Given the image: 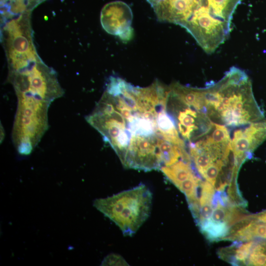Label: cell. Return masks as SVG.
I'll return each instance as SVG.
<instances>
[{"mask_svg":"<svg viewBox=\"0 0 266 266\" xmlns=\"http://www.w3.org/2000/svg\"><path fill=\"white\" fill-rule=\"evenodd\" d=\"M160 170L175 186L196 175L191 166V163L183 160H179L170 166H163Z\"/></svg>","mask_w":266,"mask_h":266,"instance_id":"10","label":"cell"},{"mask_svg":"<svg viewBox=\"0 0 266 266\" xmlns=\"http://www.w3.org/2000/svg\"><path fill=\"white\" fill-rule=\"evenodd\" d=\"M203 112L213 123L236 127L262 120L252 84L242 69L233 66L221 79L201 88Z\"/></svg>","mask_w":266,"mask_h":266,"instance_id":"1","label":"cell"},{"mask_svg":"<svg viewBox=\"0 0 266 266\" xmlns=\"http://www.w3.org/2000/svg\"><path fill=\"white\" fill-rule=\"evenodd\" d=\"M254 217L258 220L266 224V210L263 212L255 215Z\"/></svg>","mask_w":266,"mask_h":266,"instance_id":"17","label":"cell"},{"mask_svg":"<svg viewBox=\"0 0 266 266\" xmlns=\"http://www.w3.org/2000/svg\"><path fill=\"white\" fill-rule=\"evenodd\" d=\"M128 263L120 255L111 254L106 256L101 263V266H129Z\"/></svg>","mask_w":266,"mask_h":266,"instance_id":"16","label":"cell"},{"mask_svg":"<svg viewBox=\"0 0 266 266\" xmlns=\"http://www.w3.org/2000/svg\"><path fill=\"white\" fill-rule=\"evenodd\" d=\"M152 194L143 184L112 196L96 199L93 206L113 221L125 236H132L148 218Z\"/></svg>","mask_w":266,"mask_h":266,"instance_id":"2","label":"cell"},{"mask_svg":"<svg viewBox=\"0 0 266 266\" xmlns=\"http://www.w3.org/2000/svg\"><path fill=\"white\" fill-rule=\"evenodd\" d=\"M132 19L131 8L121 1L108 3L100 13V23L103 29L108 33L117 36L125 42L133 37Z\"/></svg>","mask_w":266,"mask_h":266,"instance_id":"7","label":"cell"},{"mask_svg":"<svg viewBox=\"0 0 266 266\" xmlns=\"http://www.w3.org/2000/svg\"><path fill=\"white\" fill-rule=\"evenodd\" d=\"M1 34L9 71L18 70L40 59L33 43L30 12L4 21Z\"/></svg>","mask_w":266,"mask_h":266,"instance_id":"3","label":"cell"},{"mask_svg":"<svg viewBox=\"0 0 266 266\" xmlns=\"http://www.w3.org/2000/svg\"><path fill=\"white\" fill-rule=\"evenodd\" d=\"M198 0H153L151 4L161 22L183 27L195 10Z\"/></svg>","mask_w":266,"mask_h":266,"instance_id":"9","label":"cell"},{"mask_svg":"<svg viewBox=\"0 0 266 266\" xmlns=\"http://www.w3.org/2000/svg\"><path fill=\"white\" fill-rule=\"evenodd\" d=\"M166 110L173 119L180 137L189 142L204 135L213 125L203 112L185 104L172 94L170 89Z\"/></svg>","mask_w":266,"mask_h":266,"instance_id":"5","label":"cell"},{"mask_svg":"<svg viewBox=\"0 0 266 266\" xmlns=\"http://www.w3.org/2000/svg\"><path fill=\"white\" fill-rule=\"evenodd\" d=\"M229 225L225 223H216L208 220L201 223V229L209 238L225 237L229 232Z\"/></svg>","mask_w":266,"mask_h":266,"instance_id":"14","label":"cell"},{"mask_svg":"<svg viewBox=\"0 0 266 266\" xmlns=\"http://www.w3.org/2000/svg\"><path fill=\"white\" fill-rule=\"evenodd\" d=\"M200 185L201 189L198 215L201 223L210 218L213 210V199L215 190L214 187L207 181L201 182Z\"/></svg>","mask_w":266,"mask_h":266,"instance_id":"11","label":"cell"},{"mask_svg":"<svg viewBox=\"0 0 266 266\" xmlns=\"http://www.w3.org/2000/svg\"><path fill=\"white\" fill-rule=\"evenodd\" d=\"M254 242V240L247 241L236 247L235 249L233 248L234 261L239 263H247Z\"/></svg>","mask_w":266,"mask_h":266,"instance_id":"15","label":"cell"},{"mask_svg":"<svg viewBox=\"0 0 266 266\" xmlns=\"http://www.w3.org/2000/svg\"><path fill=\"white\" fill-rule=\"evenodd\" d=\"M265 140L266 121L253 122L235 131L231 139V147L237 164L240 166Z\"/></svg>","mask_w":266,"mask_h":266,"instance_id":"8","label":"cell"},{"mask_svg":"<svg viewBox=\"0 0 266 266\" xmlns=\"http://www.w3.org/2000/svg\"><path fill=\"white\" fill-rule=\"evenodd\" d=\"M8 79L15 93L32 94L51 103L64 93L56 72L41 59L19 70L9 71Z\"/></svg>","mask_w":266,"mask_h":266,"instance_id":"4","label":"cell"},{"mask_svg":"<svg viewBox=\"0 0 266 266\" xmlns=\"http://www.w3.org/2000/svg\"><path fill=\"white\" fill-rule=\"evenodd\" d=\"M157 134L133 136L122 164L127 168L150 171L160 169L163 166Z\"/></svg>","mask_w":266,"mask_h":266,"instance_id":"6","label":"cell"},{"mask_svg":"<svg viewBox=\"0 0 266 266\" xmlns=\"http://www.w3.org/2000/svg\"><path fill=\"white\" fill-rule=\"evenodd\" d=\"M247 264L252 266H266V240L256 239Z\"/></svg>","mask_w":266,"mask_h":266,"instance_id":"13","label":"cell"},{"mask_svg":"<svg viewBox=\"0 0 266 266\" xmlns=\"http://www.w3.org/2000/svg\"><path fill=\"white\" fill-rule=\"evenodd\" d=\"M1 15L5 21L33 9L32 0H0Z\"/></svg>","mask_w":266,"mask_h":266,"instance_id":"12","label":"cell"}]
</instances>
